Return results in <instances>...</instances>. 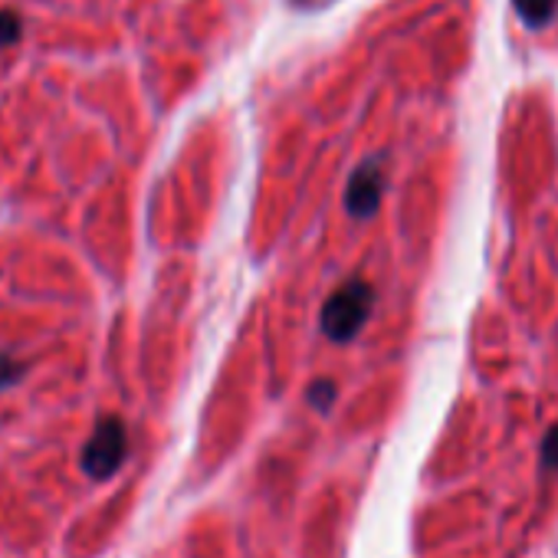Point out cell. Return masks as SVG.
Listing matches in <instances>:
<instances>
[{
  "label": "cell",
  "mask_w": 558,
  "mask_h": 558,
  "mask_svg": "<svg viewBox=\"0 0 558 558\" xmlns=\"http://www.w3.org/2000/svg\"><path fill=\"white\" fill-rule=\"evenodd\" d=\"M125 457V427L119 417H102L83 447V470L93 480H109Z\"/></svg>",
  "instance_id": "6da1fadb"
},
{
  "label": "cell",
  "mask_w": 558,
  "mask_h": 558,
  "mask_svg": "<svg viewBox=\"0 0 558 558\" xmlns=\"http://www.w3.org/2000/svg\"><path fill=\"white\" fill-rule=\"evenodd\" d=\"M24 37V21L14 11H0V47H14Z\"/></svg>",
  "instance_id": "7a4b0ae2"
},
{
  "label": "cell",
  "mask_w": 558,
  "mask_h": 558,
  "mask_svg": "<svg viewBox=\"0 0 558 558\" xmlns=\"http://www.w3.org/2000/svg\"><path fill=\"white\" fill-rule=\"evenodd\" d=\"M21 378V365L11 359V355H4V352H0V391H4V388H11L14 381Z\"/></svg>",
  "instance_id": "3957f363"
}]
</instances>
